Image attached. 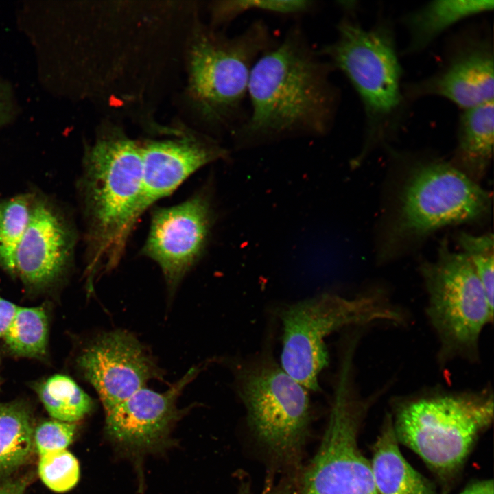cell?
Segmentation results:
<instances>
[{
	"instance_id": "obj_1",
	"label": "cell",
	"mask_w": 494,
	"mask_h": 494,
	"mask_svg": "<svg viewBox=\"0 0 494 494\" xmlns=\"http://www.w3.org/2000/svg\"><path fill=\"white\" fill-rule=\"evenodd\" d=\"M332 65L296 25L263 52L250 75V110L234 130L241 143L321 136L333 125L340 94Z\"/></svg>"
},
{
	"instance_id": "obj_2",
	"label": "cell",
	"mask_w": 494,
	"mask_h": 494,
	"mask_svg": "<svg viewBox=\"0 0 494 494\" xmlns=\"http://www.w3.org/2000/svg\"><path fill=\"white\" fill-rule=\"evenodd\" d=\"M89 270L109 271L120 262L139 219L141 147L125 137L99 139L86 153L82 178Z\"/></svg>"
},
{
	"instance_id": "obj_3",
	"label": "cell",
	"mask_w": 494,
	"mask_h": 494,
	"mask_svg": "<svg viewBox=\"0 0 494 494\" xmlns=\"http://www.w3.org/2000/svg\"><path fill=\"white\" fill-rule=\"evenodd\" d=\"M282 324L281 367L307 390L320 389L319 375L328 365L326 338L348 327L375 322L402 325V309L379 292L352 298L324 293L294 303L280 312Z\"/></svg>"
},
{
	"instance_id": "obj_4",
	"label": "cell",
	"mask_w": 494,
	"mask_h": 494,
	"mask_svg": "<svg viewBox=\"0 0 494 494\" xmlns=\"http://www.w3.org/2000/svg\"><path fill=\"white\" fill-rule=\"evenodd\" d=\"M491 389L441 393L400 403L392 425L398 442L418 454L440 478L461 468L493 419Z\"/></svg>"
},
{
	"instance_id": "obj_5",
	"label": "cell",
	"mask_w": 494,
	"mask_h": 494,
	"mask_svg": "<svg viewBox=\"0 0 494 494\" xmlns=\"http://www.w3.org/2000/svg\"><path fill=\"white\" fill-rule=\"evenodd\" d=\"M491 204L490 193L450 163L418 165L401 189L381 258L395 255L403 246L442 227L480 220Z\"/></svg>"
},
{
	"instance_id": "obj_6",
	"label": "cell",
	"mask_w": 494,
	"mask_h": 494,
	"mask_svg": "<svg viewBox=\"0 0 494 494\" xmlns=\"http://www.w3.org/2000/svg\"><path fill=\"white\" fill-rule=\"evenodd\" d=\"M354 358L340 356L329 420L322 442L301 474L297 494H379L370 462L358 445V434L370 403L354 379Z\"/></svg>"
},
{
	"instance_id": "obj_7",
	"label": "cell",
	"mask_w": 494,
	"mask_h": 494,
	"mask_svg": "<svg viewBox=\"0 0 494 494\" xmlns=\"http://www.w3.org/2000/svg\"><path fill=\"white\" fill-rule=\"evenodd\" d=\"M421 274L427 294L426 314L437 337L440 362L457 358L477 361L485 326L494 308L469 259L443 240L433 261L423 262Z\"/></svg>"
},
{
	"instance_id": "obj_8",
	"label": "cell",
	"mask_w": 494,
	"mask_h": 494,
	"mask_svg": "<svg viewBox=\"0 0 494 494\" xmlns=\"http://www.w3.org/2000/svg\"><path fill=\"white\" fill-rule=\"evenodd\" d=\"M234 373L258 443L276 462L297 467L311 419L308 390L268 358L241 362Z\"/></svg>"
},
{
	"instance_id": "obj_9",
	"label": "cell",
	"mask_w": 494,
	"mask_h": 494,
	"mask_svg": "<svg viewBox=\"0 0 494 494\" xmlns=\"http://www.w3.org/2000/svg\"><path fill=\"white\" fill-rule=\"evenodd\" d=\"M277 40L261 20L231 38L202 36L191 57L192 89L206 117L234 131L246 119L252 68Z\"/></svg>"
},
{
	"instance_id": "obj_10",
	"label": "cell",
	"mask_w": 494,
	"mask_h": 494,
	"mask_svg": "<svg viewBox=\"0 0 494 494\" xmlns=\"http://www.w3.org/2000/svg\"><path fill=\"white\" fill-rule=\"evenodd\" d=\"M318 51L345 75L360 98L370 125L368 148L401 101V71L390 32L384 26L366 29L345 17L337 26L336 38Z\"/></svg>"
},
{
	"instance_id": "obj_11",
	"label": "cell",
	"mask_w": 494,
	"mask_h": 494,
	"mask_svg": "<svg viewBox=\"0 0 494 494\" xmlns=\"http://www.w3.org/2000/svg\"><path fill=\"white\" fill-rule=\"evenodd\" d=\"M190 368L163 392L142 388L106 412L105 433L124 454L139 457L158 452L170 444V432L183 412L176 402L186 386L198 374Z\"/></svg>"
},
{
	"instance_id": "obj_12",
	"label": "cell",
	"mask_w": 494,
	"mask_h": 494,
	"mask_svg": "<svg viewBox=\"0 0 494 494\" xmlns=\"http://www.w3.org/2000/svg\"><path fill=\"white\" fill-rule=\"evenodd\" d=\"M211 207L203 193L172 207L156 209L142 254L160 267L175 287L200 257L211 227Z\"/></svg>"
},
{
	"instance_id": "obj_13",
	"label": "cell",
	"mask_w": 494,
	"mask_h": 494,
	"mask_svg": "<svg viewBox=\"0 0 494 494\" xmlns=\"http://www.w3.org/2000/svg\"><path fill=\"white\" fill-rule=\"evenodd\" d=\"M78 363L97 391L105 412L161 375L139 340L119 330L98 337L82 352Z\"/></svg>"
},
{
	"instance_id": "obj_14",
	"label": "cell",
	"mask_w": 494,
	"mask_h": 494,
	"mask_svg": "<svg viewBox=\"0 0 494 494\" xmlns=\"http://www.w3.org/2000/svg\"><path fill=\"white\" fill-rule=\"evenodd\" d=\"M73 231L63 217L42 200L32 202L29 222L14 256V274L30 287L56 280L71 261Z\"/></svg>"
},
{
	"instance_id": "obj_15",
	"label": "cell",
	"mask_w": 494,
	"mask_h": 494,
	"mask_svg": "<svg viewBox=\"0 0 494 494\" xmlns=\"http://www.w3.org/2000/svg\"><path fill=\"white\" fill-rule=\"evenodd\" d=\"M141 153L139 217L154 202L174 192L196 171L226 154L218 146L189 139L150 141L141 147Z\"/></svg>"
},
{
	"instance_id": "obj_16",
	"label": "cell",
	"mask_w": 494,
	"mask_h": 494,
	"mask_svg": "<svg viewBox=\"0 0 494 494\" xmlns=\"http://www.w3.org/2000/svg\"><path fill=\"white\" fill-rule=\"evenodd\" d=\"M493 55L488 44L461 49L434 77L414 88L416 95L445 97L467 110L493 101Z\"/></svg>"
},
{
	"instance_id": "obj_17",
	"label": "cell",
	"mask_w": 494,
	"mask_h": 494,
	"mask_svg": "<svg viewBox=\"0 0 494 494\" xmlns=\"http://www.w3.org/2000/svg\"><path fill=\"white\" fill-rule=\"evenodd\" d=\"M398 445L392 419L387 416L370 462L379 494H436L433 485L403 458Z\"/></svg>"
},
{
	"instance_id": "obj_18",
	"label": "cell",
	"mask_w": 494,
	"mask_h": 494,
	"mask_svg": "<svg viewBox=\"0 0 494 494\" xmlns=\"http://www.w3.org/2000/svg\"><path fill=\"white\" fill-rule=\"evenodd\" d=\"M493 101H491L464 110L456 152L450 163L478 183L486 172L493 156Z\"/></svg>"
},
{
	"instance_id": "obj_19",
	"label": "cell",
	"mask_w": 494,
	"mask_h": 494,
	"mask_svg": "<svg viewBox=\"0 0 494 494\" xmlns=\"http://www.w3.org/2000/svg\"><path fill=\"white\" fill-rule=\"evenodd\" d=\"M493 0H438L410 13L404 23L409 33L408 49L417 51L439 34L468 17L493 9Z\"/></svg>"
},
{
	"instance_id": "obj_20",
	"label": "cell",
	"mask_w": 494,
	"mask_h": 494,
	"mask_svg": "<svg viewBox=\"0 0 494 494\" xmlns=\"http://www.w3.org/2000/svg\"><path fill=\"white\" fill-rule=\"evenodd\" d=\"M34 430L27 407L16 402L0 403V478L10 475L30 459Z\"/></svg>"
},
{
	"instance_id": "obj_21",
	"label": "cell",
	"mask_w": 494,
	"mask_h": 494,
	"mask_svg": "<svg viewBox=\"0 0 494 494\" xmlns=\"http://www.w3.org/2000/svg\"><path fill=\"white\" fill-rule=\"evenodd\" d=\"M38 397L56 420L75 423L92 409L90 397L70 377L55 375L37 388Z\"/></svg>"
},
{
	"instance_id": "obj_22",
	"label": "cell",
	"mask_w": 494,
	"mask_h": 494,
	"mask_svg": "<svg viewBox=\"0 0 494 494\" xmlns=\"http://www.w3.org/2000/svg\"><path fill=\"white\" fill-rule=\"evenodd\" d=\"M47 331V317L43 307H18L3 337L15 355L38 357L46 351Z\"/></svg>"
},
{
	"instance_id": "obj_23",
	"label": "cell",
	"mask_w": 494,
	"mask_h": 494,
	"mask_svg": "<svg viewBox=\"0 0 494 494\" xmlns=\"http://www.w3.org/2000/svg\"><path fill=\"white\" fill-rule=\"evenodd\" d=\"M31 205L27 195L0 202V265L12 274L15 252L27 228Z\"/></svg>"
},
{
	"instance_id": "obj_24",
	"label": "cell",
	"mask_w": 494,
	"mask_h": 494,
	"mask_svg": "<svg viewBox=\"0 0 494 494\" xmlns=\"http://www.w3.org/2000/svg\"><path fill=\"white\" fill-rule=\"evenodd\" d=\"M457 241L471 263L481 282L490 305L493 307L494 242L491 233L474 235L460 232Z\"/></svg>"
},
{
	"instance_id": "obj_25",
	"label": "cell",
	"mask_w": 494,
	"mask_h": 494,
	"mask_svg": "<svg viewBox=\"0 0 494 494\" xmlns=\"http://www.w3.org/2000/svg\"><path fill=\"white\" fill-rule=\"evenodd\" d=\"M318 2L309 0H236L218 2L214 11L217 19L230 21L248 10L280 15H300L312 11Z\"/></svg>"
},
{
	"instance_id": "obj_26",
	"label": "cell",
	"mask_w": 494,
	"mask_h": 494,
	"mask_svg": "<svg viewBox=\"0 0 494 494\" xmlns=\"http://www.w3.org/2000/svg\"><path fill=\"white\" fill-rule=\"evenodd\" d=\"M38 471L43 482L58 493L71 490L80 478L79 462L67 449L39 456Z\"/></svg>"
},
{
	"instance_id": "obj_27",
	"label": "cell",
	"mask_w": 494,
	"mask_h": 494,
	"mask_svg": "<svg viewBox=\"0 0 494 494\" xmlns=\"http://www.w3.org/2000/svg\"><path fill=\"white\" fill-rule=\"evenodd\" d=\"M76 431L74 423L58 420L46 421L34 430V444L39 456L67 449L72 442Z\"/></svg>"
},
{
	"instance_id": "obj_28",
	"label": "cell",
	"mask_w": 494,
	"mask_h": 494,
	"mask_svg": "<svg viewBox=\"0 0 494 494\" xmlns=\"http://www.w3.org/2000/svg\"><path fill=\"white\" fill-rule=\"evenodd\" d=\"M294 489L292 478L285 479L278 484H268L260 494H292ZM237 494H254L248 482H242Z\"/></svg>"
},
{
	"instance_id": "obj_29",
	"label": "cell",
	"mask_w": 494,
	"mask_h": 494,
	"mask_svg": "<svg viewBox=\"0 0 494 494\" xmlns=\"http://www.w3.org/2000/svg\"><path fill=\"white\" fill-rule=\"evenodd\" d=\"M12 112L11 90L5 82L0 80V126L10 121Z\"/></svg>"
},
{
	"instance_id": "obj_30",
	"label": "cell",
	"mask_w": 494,
	"mask_h": 494,
	"mask_svg": "<svg viewBox=\"0 0 494 494\" xmlns=\"http://www.w3.org/2000/svg\"><path fill=\"white\" fill-rule=\"evenodd\" d=\"M30 483L28 476L19 478H3L0 480V494H25Z\"/></svg>"
},
{
	"instance_id": "obj_31",
	"label": "cell",
	"mask_w": 494,
	"mask_h": 494,
	"mask_svg": "<svg viewBox=\"0 0 494 494\" xmlns=\"http://www.w3.org/2000/svg\"><path fill=\"white\" fill-rule=\"evenodd\" d=\"M17 307L13 303L0 296V338L3 337L10 325Z\"/></svg>"
},
{
	"instance_id": "obj_32",
	"label": "cell",
	"mask_w": 494,
	"mask_h": 494,
	"mask_svg": "<svg viewBox=\"0 0 494 494\" xmlns=\"http://www.w3.org/2000/svg\"><path fill=\"white\" fill-rule=\"evenodd\" d=\"M460 494H494L493 480H479L469 484Z\"/></svg>"
}]
</instances>
